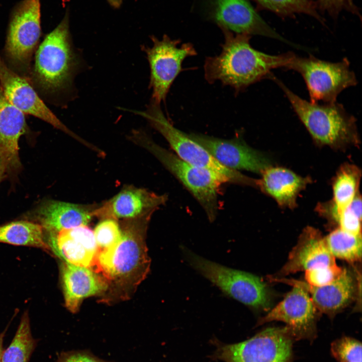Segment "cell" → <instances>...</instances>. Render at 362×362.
Segmentation results:
<instances>
[{"label": "cell", "mask_w": 362, "mask_h": 362, "mask_svg": "<svg viewBox=\"0 0 362 362\" xmlns=\"http://www.w3.org/2000/svg\"><path fill=\"white\" fill-rule=\"evenodd\" d=\"M361 170L356 165L345 163L338 169L332 180V202L341 211L347 206L358 194Z\"/></svg>", "instance_id": "26"}, {"label": "cell", "mask_w": 362, "mask_h": 362, "mask_svg": "<svg viewBox=\"0 0 362 362\" xmlns=\"http://www.w3.org/2000/svg\"><path fill=\"white\" fill-rule=\"evenodd\" d=\"M61 276L65 306L76 312L85 298L100 294L107 288V283L90 267L64 262Z\"/></svg>", "instance_id": "21"}, {"label": "cell", "mask_w": 362, "mask_h": 362, "mask_svg": "<svg viewBox=\"0 0 362 362\" xmlns=\"http://www.w3.org/2000/svg\"><path fill=\"white\" fill-rule=\"evenodd\" d=\"M262 8L268 10L282 16H292L297 13L307 14L323 23L324 19L310 0H253Z\"/></svg>", "instance_id": "29"}, {"label": "cell", "mask_w": 362, "mask_h": 362, "mask_svg": "<svg viewBox=\"0 0 362 362\" xmlns=\"http://www.w3.org/2000/svg\"><path fill=\"white\" fill-rule=\"evenodd\" d=\"M210 16L220 28L237 34L268 37L299 48L271 28L248 0H210Z\"/></svg>", "instance_id": "15"}, {"label": "cell", "mask_w": 362, "mask_h": 362, "mask_svg": "<svg viewBox=\"0 0 362 362\" xmlns=\"http://www.w3.org/2000/svg\"><path fill=\"white\" fill-rule=\"evenodd\" d=\"M136 112L164 137L175 154L183 160L220 173L228 177L231 183L257 187V179L223 166L188 134L175 128L165 117L159 105L151 103L146 111Z\"/></svg>", "instance_id": "8"}, {"label": "cell", "mask_w": 362, "mask_h": 362, "mask_svg": "<svg viewBox=\"0 0 362 362\" xmlns=\"http://www.w3.org/2000/svg\"><path fill=\"white\" fill-rule=\"evenodd\" d=\"M13 172L8 161L4 157L0 155V183L9 173Z\"/></svg>", "instance_id": "35"}, {"label": "cell", "mask_w": 362, "mask_h": 362, "mask_svg": "<svg viewBox=\"0 0 362 362\" xmlns=\"http://www.w3.org/2000/svg\"><path fill=\"white\" fill-rule=\"evenodd\" d=\"M361 275L354 274L343 268L340 276L332 283L323 286H312L306 282L284 277L269 276V281L297 286L309 294L314 305L320 312L331 317L346 308L356 298L361 285Z\"/></svg>", "instance_id": "13"}, {"label": "cell", "mask_w": 362, "mask_h": 362, "mask_svg": "<svg viewBox=\"0 0 362 362\" xmlns=\"http://www.w3.org/2000/svg\"><path fill=\"white\" fill-rule=\"evenodd\" d=\"M151 217L122 220L120 240L110 248L98 252V273L108 280L121 281L131 279L140 270L146 272L149 261L144 236Z\"/></svg>", "instance_id": "5"}, {"label": "cell", "mask_w": 362, "mask_h": 362, "mask_svg": "<svg viewBox=\"0 0 362 362\" xmlns=\"http://www.w3.org/2000/svg\"><path fill=\"white\" fill-rule=\"evenodd\" d=\"M0 86L9 102L24 114L38 118L93 148L94 145L71 131L57 117L29 81L10 69L1 55Z\"/></svg>", "instance_id": "12"}, {"label": "cell", "mask_w": 362, "mask_h": 362, "mask_svg": "<svg viewBox=\"0 0 362 362\" xmlns=\"http://www.w3.org/2000/svg\"><path fill=\"white\" fill-rule=\"evenodd\" d=\"M4 336V333H2L0 334V362L1 360V357H2V353L3 351V343Z\"/></svg>", "instance_id": "37"}, {"label": "cell", "mask_w": 362, "mask_h": 362, "mask_svg": "<svg viewBox=\"0 0 362 362\" xmlns=\"http://www.w3.org/2000/svg\"><path fill=\"white\" fill-rule=\"evenodd\" d=\"M336 264L321 233L311 226L306 227L299 237L296 245L289 253L287 262L278 275L280 278L291 274L320 266Z\"/></svg>", "instance_id": "19"}, {"label": "cell", "mask_w": 362, "mask_h": 362, "mask_svg": "<svg viewBox=\"0 0 362 362\" xmlns=\"http://www.w3.org/2000/svg\"><path fill=\"white\" fill-rule=\"evenodd\" d=\"M268 78L283 91L317 144L337 149L358 145L356 120L341 104L336 102L321 104L308 102L293 93L272 73Z\"/></svg>", "instance_id": "3"}, {"label": "cell", "mask_w": 362, "mask_h": 362, "mask_svg": "<svg viewBox=\"0 0 362 362\" xmlns=\"http://www.w3.org/2000/svg\"><path fill=\"white\" fill-rule=\"evenodd\" d=\"M286 68L301 74L312 103H334L343 90L357 83L346 58L331 62L313 56L300 57L294 55Z\"/></svg>", "instance_id": "9"}, {"label": "cell", "mask_w": 362, "mask_h": 362, "mask_svg": "<svg viewBox=\"0 0 362 362\" xmlns=\"http://www.w3.org/2000/svg\"><path fill=\"white\" fill-rule=\"evenodd\" d=\"M354 0H317L319 8L333 17H337L342 11H347L360 16Z\"/></svg>", "instance_id": "33"}, {"label": "cell", "mask_w": 362, "mask_h": 362, "mask_svg": "<svg viewBox=\"0 0 362 362\" xmlns=\"http://www.w3.org/2000/svg\"><path fill=\"white\" fill-rule=\"evenodd\" d=\"M36 346V341L31 334L28 314L25 313L12 341L3 350L1 362H28Z\"/></svg>", "instance_id": "28"}, {"label": "cell", "mask_w": 362, "mask_h": 362, "mask_svg": "<svg viewBox=\"0 0 362 362\" xmlns=\"http://www.w3.org/2000/svg\"><path fill=\"white\" fill-rule=\"evenodd\" d=\"M317 212L346 232L361 235V199L356 197L344 209L338 210L330 201L319 204Z\"/></svg>", "instance_id": "25"}, {"label": "cell", "mask_w": 362, "mask_h": 362, "mask_svg": "<svg viewBox=\"0 0 362 362\" xmlns=\"http://www.w3.org/2000/svg\"><path fill=\"white\" fill-rule=\"evenodd\" d=\"M34 54L28 80L38 94L51 99L68 91L80 65L71 41L68 9Z\"/></svg>", "instance_id": "2"}, {"label": "cell", "mask_w": 362, "mask_h": 362, "mask_svg": "<svg viewBox=\"0 0 362 362\" xmlns=\"http://www.w3.org/2000/svg\"><path fill=\"white\" fill-rule=\"evenodd\" d=\"M153 45L144 47L149 64V87L152 89L151 103L160 105L164 102L174 79L182 70V63L197 52L192 44L172 40L164 35L161 40L151 36Z\"/></svg>", "instance_id": "11"}, {"label": "cell", "mask_w": 362, "mask_h": 362, "mask_svg": "<svg viewBox=\"0 0 362 362\" xmlns=\"http://www.w3.org/2000/svg\"><path fill=\"white\" fill-rule=\"evenodd\" d=\"M188 135L219 163L230 169L244 170L261 174L272 166L268 157L238 138L224 139L196 133Z\"/></svg>", "instance_id": "16"}, {"label": "cell", "mask_w": 362, "mask_h": 362, "mask_svg": "<svg viewBox=\"0 0 362 362\" xmlns=\"http://www.w3.org/2000/svg\"><path fill=\"white\" fill-rule=\"evenodd\" d=\"M317 311L308 293L299 287L293 286L283 300L258 323L282 321L286 324L295 340H312L316 334Z\"/></svg>", "instance_id": "14"}, {"label": "cell", "mask_w": 362, "mask_h": 362, "mask_svg": "<svg viewBox=\"0 0 362 362\" xmlns=\"http://www.w3.org/2000/svg\"><path fill=\"white\" fill-rule=\"evenodd\" d=\"M225 37L220 54L207 57L204 66L205 77L210 83L220 81L237 92L268 77L273 69L285 67L294 54H268L252 48L250 36L234 35L230 30L220 28Z\"/></svg>", "instance_id": "1"}, {"label": "cell", "mask_w": 362, "mask_h": 362, "mask_svg": "<svg viewBox=\"0 0 362 362\" xmlns=\"http://www.w3.org/2000/svg\"><path fill=\"white\" fill-rule=\"evenodd\" d=\"M361 343L350 337L344 336L331 344L332 354L338 362H361Z\"/></svg>", "instance_id": "31"}, {"label": "cell", "mask_w": 362, "mask_h": 362, "mask_svg": "<svg viewBox=\"0 0 362 362\" xmlns=\"http://www.w3.org/2000/svg\"><path fill=\"white\" fill-rule=\"evenodd\" d=\"M25 115L9 102L0 86V155L13 171L21 166L18 142L28 130Z\"/></svg>", "instance_id": "23"}, {"label": "cell", "mask_w": 362, "mask_h": 362, "mask_svg": "<svg viewBox=\"0 0 362 362\" xmlns=\"http://www.w3.org/2000/svg\"><path fill=\"white\" fill-rule=\"evenodd\" d=\"M109 4L113 8L118 9L121 6L123 0H107Z\"/></svg>", "instance_id": "36"}, {"label": "cell", "mask_w": 362, "mask_h": 362, "mask_svg": "<svg viewBox=\"0 0 362 362\" xmlns=\"http://www.w3.org/2000/svg\"><path fill=\"white\" fill-rule=\"evenodd\" d=\"M40 0H22L13 9L4 48L8 66L27 80L42 31Z\"/></svg>", "instance_id": "6"}, {"label": "cell", "mask_w": 362, "mask_h": 362, "mask_svg": "<svg viewBox=\"0 0 362 362\" xmlns=\"http://www.w3.org/2000/svg\"><path fill=\"white\" fill-rule=\"evenodd\" d=\"M325 238L326 245L335 258L349 262L361 258V235H355L337 228Z\"/></svg>", "instance_id": "27"}, {"label": "cell", "mask_w": 362, "mask_h": 362, "mask_svg": "<svg viewBox=\"0 0 362 362\" xmlns=\"http://www.w3.org/2000/svg\"><path fill=\"white\" fill-rule=\"evenodd\" d=\"M93 232L99 251L108 249L116 245L122 233L118 220L113 218L102 219Z\"/></svg>", "instance_id": "30"}, {"label": "cell", "mask_w": 362, "mask_h": 362, "mask_svg": "<svg viewBox=\"0 0 362 362\" xmlns=\"http://www.w3.org/2000/svg\"><path fill=\"white\" fill-rule=\"evenodd\" d=\"M99 204H78L53 200L40 204L30 214L45 233H56L64 229L87 225L94 217Z\"/></svg>", "instance_id": "20"}, {"label": "cell", "mask_w": 362, "mask_h": 362, "mask_svg": "<svg viewBox=\"0 0 362 362\" xmlns=\"http://www.w3.org/2000/svg\"><path fill=\"white\" fill-rule=\"evenodd\" d=\"M182 250L190 265L226 294L254 309L270 308L269 290L258 277L213 262L187 248Z\"/></svg>", "instance_id": "7"}, {"label": "cell", "mask_w": 362, "mask_h": 362, "mask_svg": "<svg viewBox=\"0 0 362 362\" xmlns=\"http://www.w3.org/2000/svg\"><path fill=\"white\" fill-rule=\"evenodd\" d=\"M47 234L50 249L65 262L92 269L96 266L98 248L94 232L87 225Z\"/></svg>", "instance_id": "18"}, {"label": "cell", "mask_w": 362, "mask_h": 362, "mask_svg": "<svg viewBox=\"0 0 362 362\" xmlns=\"http://www.w3.org/2000/svg\"><path fill=\"white\" fill-rule=\"evenodd\" d=\"M261 175L258 188L281 208L291 209L297 206L299 194L312 181L309 177L301 176L290 169L279 166L267 168Z\"/></svg>", "instance_id": "22"}, {"label": "cell", "mask_w": 362, "mask_h": 362, "mask_svg": "<svg viewBox=\"0 0 362 362\" xmlns=\"http://www.w3.org/2000/svg\"><path fill=\"white\" fill-rule=\"evenodd\" d=\"M45 237L43 226L35 221H16L0 226V242L48 251L50 248Z\"/></svg>", "instance_id": "24"}, {"label": "cell", "mask_w": 362, "mask_h": 362, "mask_svg": "<svg viewBox=\"0 0 362 362\" xmlns=\"http://www.w3.org/2000/svg\"><path fill=\"white\" fill-rule=\"evenodd\" d=\"M343 268L336 264L313 268L305 272L306 283L315 287L328 285L337 279Z\"/></svg>", "instance_id": "32"}, {"label": "cell", "mask_w": 362, "mask_h": 362, "mask_svg": "<svg viewBox=\"0 0 362 362\" xmlns=\"http://www.w3.org/2000/svg\"><path fill=\"white\" fill-rule=\"evenodd\" d=\"M288 328H267L239 343L220 347L218 357L224 362H293L294 341Z\"/></svg>", "instance_id": "10"}, {"label": "cell", "mask_w": 362, "mask_h": 362, "mask_svg": "<svg viewBox=\"0 0 362 362\" xmlns=\"http://www.w3.org/2000/svg\"><path fill=\"white\" fill-rule=\"evenodd\" d=\"M167 200L166 195L126 185L112 198L99 204L94 216L100 219L113 218L117 220L151 216Z\"/></svg>", "instance_id": "17"}, {"label": "cell", "mask_w": 362, "mask_h": 362, "mask_svg": "<svg viewBox=\"0 0 362 362\" xmlns=\"http://www.w3.org/2000/svg\"><path fill=\"white\" fill-rule=\"evenodd\" d=\"M129 138L155 157L196 198L210 221L215 220L218 211V190L222 184L231 183L228 177L185 161L156 144L142 131L133 130Z\"/></svg>", "instance_id": "4"}, {"label": "cell", "mask_w": 362, "mask_h": 362, "mask_svg": "<svg viewBox=\"0 0 362 362\" xmlns=\"http://www.w3.org/2000/svg\"><path fill=\"white\" fill-rule=\"evenodd\" d=\"M56 362H106L86 351H70L61 353Z\"/></svg>", "instance_id": "34"}]
</instances>
